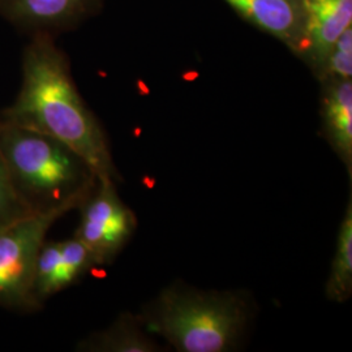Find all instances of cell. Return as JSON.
<instances>
[{"label": "cell", "instance_id": "cell-1", "mask_svg": "<svg viewBox=\"0 0 352 352\" xmlns=\"http://www.w3.org/2000/svg\"><path fill=\"white\" fill-rule=\"evenodd\" d=\"M21 88L1 119L56 139L81 157L98 180L119 174L101 123L82 100L71 62L51 36H33L23 51Z\"/></svg>", "mask_w": 352, "mask_h": 352}, {"label": "cell", "instance_id": "cell-2", "mask_svg": "<svg viewBox=\"0 0 352 352\" xmlns=\"http://www.w3.org/2000/svg\"><path fill=\"white\" fill-rule=\"evenodd\" d=\"M0 151L13 188L32 213L80 208L98 182L63 142L1 118Z\"/></svg>", "mask_w": 352, "mask_h": 352}, {"label": "cell", "instance_id": "cell-3", "mask_svg": "<svg viewBox=\"0 0 352 352\" xmlns=\"http://www.w3.org/2000/svg\"><path fill=\"white\" fill-rule=\"evenodd\" d=\"M248 317L240 294L168 287L141 318L176 351L225 352L240 340Z\"/></svg>", "mask_w": 352, "mask_h": 352}, {"label": "cell", "instance_id": "cell-4", "mask_svg": "<svg viewBox=\"0 0 352 352\" xmlns=\"http://www.w3.org/2000/svg\"><path fill=\"white\" fill-rule=\"evenodd\" d=\"M68 209L33 213L0 227V305L19 311L41 307L34 294L38 253L47 231Z\"/></svg>", "mask_w": 352, "mask_h": 352}, {"label": "cell", "instance_id": "cell-5", "mask_svg": "<svg viewBox=\"0 0 352 352\" xmlns=\"http://www.w3.org/2000/svg\"><path fill=\"white\" fill-rule=\"evenodd\" d=\"M82 208L75 238L91 253L96 265L110 264L138 227L133 212L119 197L115 182L101 179Z\"/></svg>", "mask_w": 352, "mask_h": 352}, {"label": "cell", "instance_id": "cell-6", "mask_svg": "<svg viewBox=\"0 0 352 352\" xmlns=\"http://www.w3.org/2000/svg\"><path fill=\"white\" fill-rule=\"evenodd\" d=\"M104 6L106 0H0V19L29 38H56L80 29Z\"/></svg>", "mask_w": 352, "mask_h": 352}, {"label": "cell", "instance_id": "cell-7", "mask_svg": "<svg viewBox=\"0 0 352 352\" xmlns=\"http://www.w3.org/2000/svg\"><path fill=\"white\" fill-rule=\"evenodd\" d=\"M305 34L296 55L318 78L337 39L352 28V0H304Z\"/></svg>", "mask_w": 352, "mask_h": 352}, {"label": "cell", "instance_id": "cell-8", "mask_svg": "<svg viewBox=\"0 0 352 352\" xmlns=\"http://www.w3.org/2000/svg\"><path fill=\"white\" fill-rule=\"evenodd\" d=\"M240 19L278 42L295 56L305 34L304 0H221Z\"/></svg>", "mask_w": 352, "mask_h": 352}, {"label": "cell", "instance_id": "cell-9", "mask_svg": "<svg viewBox=\"0 0 352 352\" xmlns=\"http://www.w3.org/2000/svg\"><path fill=\"white\" fill-rule=\"evenodd\" d=\"M96 266L88 248L77 239L43 243L38 253L34 272V294L38 302L74 285L78 278Z\"/></svg>", "mask_w": 352, "mask_h": 352}, {"label": "cell", "instance_id": "cell-10", "mask_svg": "<svg viewBox=\"0 0 352 352\" xmlns=\"http://www.w3.org/2000/svg\"><path fill=\"white\" fill-rule=\"evenodd\" d=\"M321 85V128L329 145L352 174V78H324Z\"/></svg>", "mask_w": 352, "mask_h": 352}, {"label": "cell", "instance_id": "cell-11", "mask_svg": "<svg viewBox=\"0 0 352 352\" xmlns=\"http://www.w3.org/2000/svg\"><path fill=\"white\" fill-rule=\"evenodd\" d=\"M141 317L123 315L113 327L90 337L80 344L84 351L153 352L158 351L157 344L144 333Z\"/></svg>", "mask_w": 352, "mask_h": 352}, {"label": "cell", "instance_id": "cell-12", "mask_svg": "<svg viewBox=\"0 0 352 352\" xmlns=\"http://www.w3.org/2000/svg\"><path fill=\"white\" fill-rule=\"evenodd\" d=\"M327 299L347 302L352 295V200L350 197L340 223L334 258L325 286Z\"/></svg>", "mask_w": 352, "mask_h": 352}, {"label": "cell", "instance_id": "cell-13", "mask_svg": "<svg viewBox=\"0 0 352 352\" xmlns=\"http://www.w3.org/2000/svg\"><path fill=\"white\" fill-rule=\"evenodd\" d=\"M33 214L13 188L11 177L0 151V227L7 226L14 221Z\"/></svg>", "mask_w": 352, "mask_h": 352}, {"label": "cell", "instance_id": "cell-14", "mask_svg": "<svg viewBox=\"0 0 352 352\" xmlns=\"http://www.w3.org/2000/svg\"><path fill=\"white\" fill-rule=\"evenodd\" d=\"M329 77L352 78V28L337 39L317 80L321 81Z\"/></svg>", "mask_w": 352, "mask_h": 352}]
</instances>
